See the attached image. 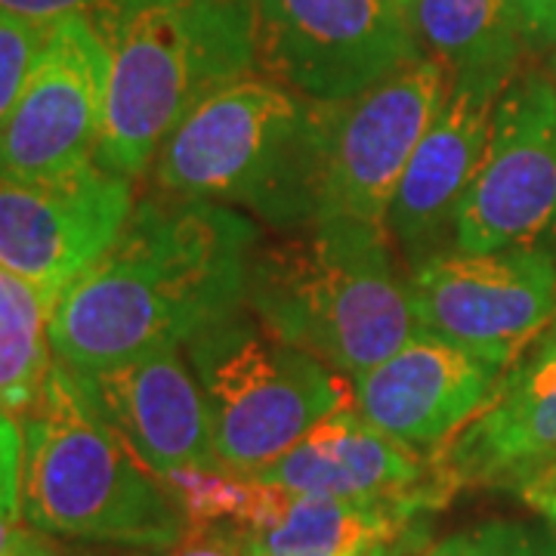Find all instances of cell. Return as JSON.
Returning a JSON list of instances; mask_svg holds the SVG:
<instances>
[{
    "label": "cell",
    "mask_w": 556,
    "mask_h": 556,
    "mask_svg": "<svg viewBox=\"0 0 556 556\" xmlns=\"http://www.w3.org/2000/svg\"><path fill=\"white\" fill-rule=\"evenodd\" d=\"M254 223L217 201L146 195L115 244L50 313L53 358L78 375L186 346L244 306Z\"/></svg>",
    "instance_id": "6da1fadb"
},
{
    "label": "cell",
    "mask_w": 556,
    "mask_h": 556,
    "mask_svg": "<svg viewBox=\"0 0 556 556\" xmlns=\"http://www.w3.org/2000/svg\"><path fill=\"white\" fill-rule=\"evenodd\" d=\"M105 118L97 161L139 179L204 97L254 68V0H109Z\"/></svg>",
    "instance_id": "7a4b0ae2"
},
{
    "label": "cell",
    "mask_w": 556,
    "mask_h": 556,
    "mask_svg": "<svg viewBox=\"0 0 556 556\" xmlns=\"http://www.w3.org/2000/svg\"><path fill=\"white\" fill-rule=\"evenodd\" d=\"M248 313L273 338L356 380L415 334L390 254V232L356 219H313L254 244Z\"/></svg>",
    "instance_id": "3957f363"
},
{
    "label": "cell",
    "mask_w": 556,
    "mask_h": 556,
    "mask_svg": "<svg viewBox=\"0 0 556 556\" xmlns=\"http://www.w3.org/2000/svg\"><path fill=\"white\" fill-rule=\"evenodd\" d=\"M20 514L56 538L170 551L189 532L167 482L105 424L80 378L53 358L22 412Z\"/></svg>",
    "instance_id": "277c9868"
},
{
    "label": "cell",
    "mask_w": 556,
    "mask_h": 556,
    "mask_svg": "<svg viewBox=\"0 0 556 556\" xmlns=\"http://www.w3.org/2000/svg\"><path fill=\"white\" fill-rule=\"evenodd\" d=\"M316 102L251 72L179 121L155 159V192L244 204L278 226H303L316 217Z\"/></svg>",
    "instance_id": "5b68a950"
},
{
    "label": "cell",
    "mask_w": 556,
    "mask_h": 556,
    "mask_svg": "<svg viewBox=\"0 0 556 556\" xmlns=\"http://www.w3.org/2000/svg\"><path fill=\"white\" fill-rule=\"evenodd\" d=\"M244 309L199 331L182 353L211 408L217 464L251 477L325 417L350 408L353 380L273 338Z\"/></svg>",
    "instance_id": "8992f818"
},
{
    "label": "cell",
    "mask_w": 556,
    "mask_h": 556,
    "mask_svg": "<svg viewBox=\"0 0 556 556\" xmlns=\"http://www.w3.org/2000/svg\"><path fill=\"white\" fill-rule=\"evenodd\" d=\"M448 90L442 62L424 53L353 100L318 105L313 219H356L387 229L399 179Z\"/></svg>",
    "instance_id": "52a82bcc"
},
{
    "label": "cell",
    "mask_w": 556,
    "mask_h": 556,
    "mask_svg": "<svg viewBox=\"0 0 556 556\" xmlns=\"http://www.w3.org/2000/svg\"><path fill=\"white\" fill-rule=\"evenodd\" d=\"M424 56L393 0H254V68L316 105L346 102Z\"/></svg>",
    "instance_id": "ba28073f"
},
{
    "label": "cell",
    "mask_w": 556,
    "mask_h": 556,
    "mask_svg": "<svg viewBox=\"0 0 556 556\" xmlns=\"http://www.w3.org/2000/svg\"><path fill=\"white\" fill-rule=\"evenodd\" d=\"M415 331L510 368L556 321V257L544 244L437 251L405 281Z\"/></svg>",
    "instance_id": "9c48e42d"
},
{
    "label": "cell",
    "mask_w": 556,
    "mask_h": 556,
    "mask_svg": "<svg viewBox=\"0 0 556 556\" xmlns=\"http://www.w3.org/2000/svg\"><path fill=\"white\" fill-rule=\"evenodd\" d=\"M556 226V78L519 65L504 84L477 177L452 229L457 251L538 244Z\"/></svg>",
    "instance_id": "30bf717a"
},
{
    "label": "cell",
    "mask_w": 556,
    "mask_h": 556,
    "mask_svg": "<svg viewBox=\"0 0 556 556\" xmlns=\"http://www.w3.org/2000/svg\"><path fill=\"white\" fill-rule=\"evenodd\" d=\"M134 207V179L100 161L53 177L0 179V269L56 306L115 244Z\"/></svg>",
    "instance_id": "8fae6325"
},
{
    "label": "cell",
    "mask_w": 556,
    "mask_h": 556,
    "mask_svg": "<svg viewBox=\"0 0 556 556\" xmlns=\"http://www.w3.org/2000/svg\"><path fill=\"white\" fill-rule=\"evenodd\" d=\"M109 53L93 16L53 22L13 112L0 124V179L53 177L97 161Z\"/></svg>",
    "instance_id": "7c38bea8"
},
{
    "label": "cell",
    "mask_w": 556,
    "mask_h": 556,
    "mask_svg": "<svg viewBox=\"0 0 556 556\" xmlns=\"http://www.w3.org/2000/svg\"><path fill=\"white\" fill-rule=\"evenodd\" d=\"M556 460V321L501 375L495 393L437 455L439 489L522 495Z\"/></svg>",
    "instance_id": "4fadbf2b"
},
{
    "label": "cell",
    "mask_w": 556,
    "mask_h": 556,
    "mask_svg": "<svg viewBox=\"0 0 556 556\" xmlns=\"http://www.w3.org/2000/svg\"><path fill=\"white\" fill-rule=\"evenodd\" d=\"M504 368L415 331L353 380V405L387 437L437 455L495 393Z\"/></svg>",
    "instance_id": "5bb4252c"
},
{
    "label": "cell",
    "mask_w": 556,
    "mask_h": 556,
    "mask_svg": "<svg viewBox=\"0 0 556 556\" xmlns=\"http://www.w3.org/2000/svg\"><path fill=\"white\" fill-rule=\"evenodd\" d=\"M78 378L102 420L152 473L219 467L211 408L182 346L152 350Z\"/></svg>",
    "instance_id": "9a60e30c"
},
{
    "label": "cell",
    "mask_w": 556,
    "mask_h": 556,
    "mask_svg": "<svg viewBox=\"0 0 556 556\" xmlns=\"http://www.w3.org/2000/svg\"><path fill=\"white\" fill-rule=\"evenodd\" d=\"M251 477L288 492L412 504L433 514L448 504L430 457L387 437L356 405L325 417L276 464Z\"/></svg>",
    "instance_id": "2e32d148"
},
{
    "label": "cell",
    "mask_w": 556,
    "mask_h": 556,
    "mask_svg": "<svg viewBox=\"0 0 556 556\" xmlns=\"http://www.w3.org/2000/svg\"><path fill=\"white\" fill-rule=\"evenodd\" d=\"M497 97L501 90L452 84L408 161L387 214V232L412 254L433 244L442 229H455L457 207L489 146Z\"/></svg>",
    "instance_id": "e0dca14e"
},
{
    "label": "cell",
    "mask_w": 556,
    "mask_h": 556,
    "mask_svg": "<svg viewBox=\"0 0 556 556\" xmlns=\"http://www.w3.org/2000/svg\"><path fill=\"white\" fill-rule=\"evenodd\" d=\"M430 514L412 504L346 501L266 485L257 514L239 535L269 556H371Z\"/></svg>",
    "instance_id": "ac0fdd59"
},
{
    "label": "cell",
    "mask_w": 556,
    "mask_h": 556,
    "mask_svg": "<svg viewBox=\"0 0 556 556\" xmlns=\"http://www.w3.org/2000/svg\"><path fill=\"white\" fill-rule=\"evenodd\" d=\"M417 40L452 84L504 90L532 50L510 0H417Z\"/></svg>",
    "instance_id": "d6986e66"
},
{
    "label": "cell",
    "mask_w": 556,
    "mask_h": 556,
    "mask_svg": "<svg viewBox=\"0 0 556 556\" xmlns=\"http://www.w3.org/2000/svg\"><path fill=\"white\" fill-rule=\"evenodd\" d=\"M50 313L31 285L0 269V415L20 417L53 368Z\"/></svg>",
    "instance_id": "ffe728a7"
},
{
    "label": "cell",
    "mask_w": 556,
    "mask_h": 556,
    "mask_svg": "<svg viewBox=\"0 0 556 556\" xmlns=\"http://www.w3.org/2000/svg\"><path fill=\"white\" fill-rule=\"evenodd\" d=\"M167 489L174 492L189 529L223 526V529H248L263 497V482L248 473H236L226 467H179L170 470Z\"/></svg>",
    "instance_id": "44dd1931"
},
{
    "label": "cell",
    "mask_w": 556,
    "mask_h": 556,
    "mask_svg": "<svg viewBox=\"0 0 556 556\" xmlns=\"http://www.w3.org/2000/svg\"><path fill=\"white\" fill-rule=\"evenodd\" d=\"M420 556H556V538L517 519H489L427 544Z\"/></svg>",
    "instance_id": "7402d4cb"
},
{
    "label": "cell",
    "mask_w": 556,
    "mask_h": 556,
    "mask_svg": "<svg viewBox=\"0 0 556 556\" xmlns=\"http://www.w3.org/2000/svg\"><path fill=\"white\" fill-rule=\"evenodd\" d=\"M50 25H38L0 10V124L13 112L22 87L38 62Z\"/></svg>",
    "instance_id": "603a6c76"
},
{
    "label": "cell",
    "mask_w": 556,
    "mask_h": 556,
    "mask_svg": "<svg viewBox=\"0 0 556 556\" xmlns=\"http://www.w3.org/2000/svg\"><path fill=\"white\" fill-rule=\"evenodd\" d=\"M22 430L16 417L0 415V514H20Z\"/></svg>",
    "instance_id": "cb8c5ba5"
},
{
    "label": "cell",
    "mask_w": 556,
    "mask_h": 556,
    "mask_svg": "<svg viewBox=\"0 0 556 556\" xmlns=\"http://www.w3.org/2000/svg\"><path fill=\"white\" fill-rule=\"evenodd\" d=\"M62 541L25 522L22 514H0V556H56Z\"/></svg>",
    "instance_id": "d4e9b609"
},
{
    "label": "cell",
    "mask_w": 556,
    "mask_h": 556,
    "mask_svg": "<svg viewBox=\"0 0 556 556\" xmlns=\"http://www.w3.org/2000/svg\"><path fill=\"white\" fill-rule=\"evenodd\" d=\"M164 556H244V538L223 526L189 529L179 544L164 551Z\"/></svg>",
    "instance_id": "484cf974"
},
{
    "label": "cell",
    "mask_w": 556,
    "mask_h": 556,
    "mask_svg": "<svg viewBox=\"0 0 556 556\" xmlns=\"http://www.w3.org/2000/svg\"><path fill=\"white\" fill-rule=\"evenodd\" d=\"M109 0H0V10L16 13L22 20L38 22V25H53L65 16H93L100 13Z\"/></svg>",
    "instance_id": "4316f807"
},
{
    "label": "cell",
    "mask_w": 556,
    "mask_h": 556,
    "mask_svg": "<svg viewBox=\"0 0 556 556\" xmlns=\"http://www.w3.org/2000/svg\"><path fill=\"white\" fill-rule=\"evenodd\" d=\"M532 50H556V0H510Z\"/></svg>",
    "instance_id": "83f0119b"
},
{
    "label": "cell",
    "mask_w": 556,
    "mask_h": 556,
    "mask_svg": "<svg viewBox=\"0 0 556 556\" xmlns=\"http://www.w3.org/2000/svg\"><path fill=\"white\" fill-rule=\"evenodd\" d=\"M427 519H420L417 526H412L408 532L396 541H390V544H383L378 547L371 556H420L424 554V547H427Z\"/></svg>",
    "instance_id": "f1b7e54d"
},
{
    "label": "cell",
    "mask_w": 556,
    "mask_h": 556,
    "mask_svg": "<svg viewBox=\"0 0 556 556\" xmlns=\"http://www.w3.org/2000/svg\"><path fill=\"white\" fill-rule=\"evenodd\" d=\"M551 489H556V460L519 497H522V501H532V497H538L541 492H551Z\"/></svg>",
    "instance_id": "f546056e"
},
{
    "label": "cell",
    "mask_w": 556,
    "mask_h": 556,
    "mask_svg": "<svg viewBox=\"0 0 556 556\" xmlns=\"http://www.w3.org/2000/svg\"><path fill=\"white\" fill-rule=\"evenodd\" d=\"M529 504H532L535 510H541L544 517L551 519V522H554V529H556V489H551V492H541V495L532 497Z\"/></svg>",
    "instance_id": "4dcf8cb0"
},
{
    "label": "cell",
    "mask_w": 556,
    "mask_h": 556,
    "mask_svg": "<svg viewBox=\"0 0 556 556\" xmlns=\"http://www.w3.org/2000/svg\"><path fill=\"white\" fill-rule=\"evenodd\" d=\"M56 556H112V554H97V551H78V547H68V544H62V551Z\"/></svg>",
    "instance_id": "1f68e13d"
},
{
    "label": "cell",
    "mask_w": 556,
    "mask_h": 556,
    "mask_svg": "<svg viewBox=\"0 0 556 556\" xmlns=\"http://www.w3.org/2000/svg\"><path fill=\"white\" fill-rule=\"evenodd\" d=\"M393 3H396L399 10H405V13H412V10H415L417 0H393Z\"/></svg>",
    "instance_id": "d6a6232c"
},
{
    "label": "cell",
    "mask_w": 556,
    "mask_h": 556,
    "mask_svg": "<svg viewBox=\"0 0 556 556\" xmlns=\"http://www.w3.org/2000/svg\"><path fill=\"white\" fill-rule=\"evenodd\" d=\"M244 556H269V554H263V551H257V547H251V544H244Z\"/></svg>",
    "instance_id": "836d02e7"
},
{
    "label": "cell",
    "mask_w": 556,
    "mask_h": 556,
    "mask_svg": "<svg viewBox=\"0 0 556 556\" xmlns=\"http://www.w3.org/2000/svg\"><path fill=\"white\" fill-rule=\"evenodd\" d=\"M554 78H556V50H554Z\"/></svg>",
    "instance_id": "e575fe53"
}]
</instances>
